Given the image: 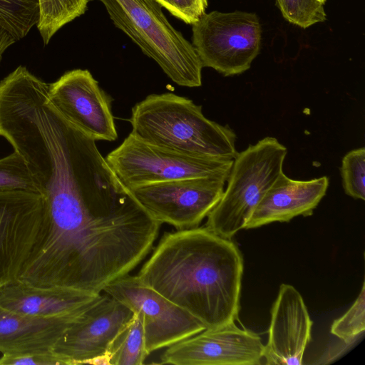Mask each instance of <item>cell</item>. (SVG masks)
<instances>
[{
	"label": "cell",
	"mask_w": 365,
	"mask_h": 365,
	"mask_svg": "<svg viewBox=\"0 0 365 365\" xmlns=\"http://www.w3.org/2000/svg\"><path fill=\"white\" fill-rule=\"evenodd\" d=\"M242 255L205 226L163 236L138 277L206 329L235 322L240 310Z\"/></svg>",
	"instance_id": "1"
},
{
	"label": "cell",
	"mask_w": 365,
	"mask_h": 365,
	"mask_svg": "<svg viewBox=\"0 0 365 365\" xmlns=\"http://www.w3.org/2000/svg\"><path fill=\"white\" fill-rule=\"evenodd\" d=\"M128 121L135 136L180 153L223 160L238 153L229 125L207 118L201 106L173 93L148 96L132 108Z\"/></svg>",
	"instance_id": "2"
},
{
	"label": "cell",
	"mask_w": 365,
	"mask_h": 365,
	"mask_svg": "<svg viewBox=\"0 0 365 365\" xmlns=\"http://www.w3.org/2000/svg\"><path fill=\"white\" fill-rule=\"evenodd\" d=\"M91 0H89V1ZM110 18L176 84L202 85L201 61L190 43L167 20L155 0H98Z\"/></svg>",
	"instance_id": "3"
},
{
	"label": "cell",
	"mask_w": 365,
	"mask_h": 365,
	"mask_svg": "<svg viewBox=\"0 0 365 365\" xmlns=\"http://www.w3.org/2000/svg\"><path fill=\"white\" fill-rule=\"evenodd\" d=\"M287 154V148L274 137H265L237 153L227 187L207 215L205 227L229 240L243 230L255 206L283 172Z\"/></svg>",
	"instance_id": "4"
},
{
	"label": "cell",
	"mask_w": 365,
	"mask_h": 365,
	"mask_svg": "<svg viewBox=\"0 0 365 365\" xmlns=\"http://www.w3.org/2000/svg\"><path fill=\"white\" fill-rule=\"evenodd\" d=\"M106 160L128 190L183 178L228 176L233 163V160L192 155L151 144L131 133Z\"/></svg>",
	"instance_id": "5"
},
{
	"label": "cell",
	"mask_w": 365,
	"mask_h": 365,
	"mask_svg": "<svg viewBox=\"0 0 365 365\" xmlns=\"http://www.w3.org/2000/svg\"><path fill=\"white\" fill-rule=\"evenodd\" d=\"M192 26V46L203 67L224 76L247 71L260 51L261 26L255 13H205Z\"/></svg>",
	"instance_id": "6"
},
{
	"label": "cell",
	"mask_w": 365,
	"mask_h": 365,
	"mask_svg": "<svg viewBox=\"0 0 365 365\" xmlns=\"http://www.w3.org/2000/svg\"><path fill=\"white\" fill-rule=\"evenodd\" d=\"M102 292L140 316L148 354L206 329L192 314L144 284L138 275L120 277Z\"/></svg>",
	"instance_id": "7"
},
{
	"label": "cell",
	"mask_w": 365,
	"mask_h": 365,
	"mask_svg": "<svg viewBox=\"0 0 365 365\" xmlns=\"http://www.w3.org/2000/svg\"><path fill=\"white\" fill-rule=\"evenodd\" d=\"M227 175L183 178L129 189L160 223L178 230L198 227L221 199Z\"/></svg>",
	"instance_id": "8"
},
{
	"label": "cell",
	"mask_w": 365,
	"mask_h": 365,
	"mask_svg": "<svg viewBox=\"0 0 365 365\" xmlns=\"http://www.w3.org/2000/svg\"><path fill=\"white\" fill-rule=\"evenodd\" d=\"M45 215L41 193L0 191V289L19 279L38 242Z\"/></svg>",
	"instance_id": "9"
},
{
	"label": "cell",
	"mask_w": 365,
	"mask_h": 365,
	"mask_svg": "<svg viewBox=\"0 0 365 365\" xmlns=\"http://www.w3.org/2000/svg\"><path fill=\"white\" fill-rule=\"evenodd\" d=\"M48 98L66 120L96 141L118 138L112 98L88 70L66 72L48 84Z\"/></svg>",
	"instance_id": "10"
},
{
	"label": "cell",
	"mask_w": 365,
	"mask_h": 365,
	"mask_svg": "<svg viewBox=\"0 0 365 365\" xmlns=\"http://www.w3.org/2000/svg\"><path fill=\"white\" fill-rule=\"evenodd\" d=\"M264 351L257 334L234 322L172 344L160 359V364L175 365H259Z\"/></svg>",
	"instance_id": "11"
},
{
	"label": "cell",
	"mask_w": 365,
	"mask_h": 365,
	"mask_svg": "<svg viewBox=\"0 0 365 365\" xmlns=\"http://www.w3.org/2000/svg\"><path fill=\"white\" fill-rule=\"evenodd\" d=\"M134 313L124 304L100 293L92 304L67 329L53 350L67 365L86 364L108 352L118 334Z\"/></svg>",
	"instance_id": "12"
},
{
	"label": "cell",
	"mask_w": 365,
	"mask_h": 365,
	"mask_svg": "<svg viewBox=\"0 0 365 365\" xmlns=\"http://www.w3.org/2000/svg\"><path fill=\"white\" fill-rule=\"evenodd\" d=\"M313 322L301 294L282 284L271 309L269 336L264 356L269 365H301L311 341Z\"/></svg>",
	"instance_id": "13"
},
{
	"label": "cell",
	"mask_w": 365,
	"mask_h": 365,
	"mask_svg": "<svg viewBox=\"0 0 365 365\" xmlns=\"http://www.w3.org/2000/svg\"><path fill=\"white\" fill-rule=\"evenodd\" d=\"M329 183L327 176L298 180L281 173L252 210L244 229L312 215L325 196Z\"/></svg>",
	"instance_id": "14"
},
{
	"label": "cell",
	"mask_w": 365,
	"mask_h": 365,
	"mask_svg": "<svg viewBox=\"0 0 365 365\" xmlns=\"http://www.w3.org/2000/svg\"><path fill=\"white\" fill-rule=\"evenodd\" d=\"M99 294L36 286L17 279L0 289V306L28 316L63 317L86 311Z\"/></svg>",
	"instance_id": "15"
},
{
	"label": "cell",
	"mask_w": 365,
	"mask_h": 365,
	"mask_svg": "<svg viewBox=\"0 0 365 365\" xmlns=\"http://www.w3.org/2000/svg\"><path fill=\"white\" fill-rule=\"evenodd\" d=\"M84 312L63 317L42 318L21 314L0 306L1 355L53 349L67 329Z\"/></svg>",
	"instance_id": "16"
},
{
	"label": "cell",
	"mask_w": 365,
	"mask_h": 365,
	"mask_svg": "<svg viewBox=\"0 0 365 365\" xmlns=\"http://www.w3.org/2000/svg\"><path fill=\"white\" fill-rule=\"evenodd\" d=\"M110 365H140L149 355L145 343L141 317L133 319L118 334L108 349Z\"/></svg>",
	"instance_id": "17"
},
{
	"label": "cell",
	"mask_w": 365,
	"mask_h": 365,
	"mask_svg": "<svg viewBox=\"0 0 365 365\" xmlns=\"http://www.w3.org/2000/svg\"><path fill=\"white\" fill-rule=\"evenodd\" d=\"M37 29L45 45L63 26L85 13L89 0H38Z\"/></svg>",
	"instance_id": "18"
},
{
	"label": "cell",
	"mask_w": 365,
	"mask_h": 365,
	"mask_svg": "<svg viewBox=\"0 0 365 365\" xmlns=\"http://www.w3.org/2000/svg\"><path fill=\"white\" fill-rule=\"evenodd\" d=\"M38 0H0V26L16 41L24 38L38 21Z\"/></svg>",
	"instance_id": "19"
},
{
	"label": "cell",
	"mask_w": 365,
	"mask_h": 365,
	"mask_svg": "<svg viewBox=\"0 0 365 365\" xmlns=\"http://www.w3.org/2000/svg\"><path fill=\"white\" fill-rule=\"evenodd\" d=\"M25 190L40 192L41 188L22 157L14 153L0 158V191Z\"/></svg>",
	"instance_id": "20"
},
{
	"label": "cell",
	"mask_w": 365,
	"mask_h": 365,
	"mask_svg": "<svg viewBox=\"0 0 365 365\" xmlns=\"http://www.w3.org/2000/svg\"><path fill=\"white\" fill-rule=\"evenodd\" d=\"M344 192L354 199L365 200V148L348 152L340 168Z\"/></svg>",
	"instance_id": "21"
},
{
	"label": "cell",
	"mask_w": 365,
	"mask_h": 365,
	"mask_svg": "<svg viewBox=\"0 0 365 365\" xmlns=\"http://www.w3.org/2000/svg\"><path fill=\"white\" fill-rule=\"evenodd\" d=\"M365 331V283L350 308L344 315L335 319L330 332L344 341L363 339Z\"/></svg>",
	"instance_id": "22"
},
{
	"label": "cell",
	"mask_w": 365,
	"mask_h": 365,
	"mask_svg": "<svg viewBox=\"0 0 365 365\" xmlns=\"http://www.w3.org/2000/svg\"><path fill=\"white\" fill-rule=\"evenodd\" d=\"M285 19L303 29L326 20L322 3L318 0H277Z\"/></svg>",
	"instance_id": "23"
},
{
	"label": "cell",
	"mask_w": 365,
	"mask_h": 365,
	"mask_svg": "<svg viewBox=\"0 0 365 365\" xmlns=\"http://www.w3.org/2000/svg\"><path fill=\"white\" fill-rule=\"evenodd\" d=\"M185 24H193L205 13L207 0H155Z\"/></svg>",
	"instance_id": "24"
},
{
	"label": "cell",
	"mask_w": 365,
	"mask_h": 365,
	"mask_svg": "<svg viewBox=\"0 0 365 365\" xmlns=\"http://www.w3.org/2000/svg\"><path fill=\"white\" fill-rule=\"evenodd\" d=\"M67 365L53 349L29 351L14 355H1L0 365Z\"/></svg>",
	"instance_id": "25"
},
{
	"label": "cell",
	"mask_w": 365,
	"mask_h": 365,
	"mask_svg": "<svg viewBox=\"0 0 365 365\" xmlns=\"http://www.w3.org/2000/svg\"><path fill=\"white\" fill-rule=\"evenodd\" d=\"M361 339H356L351 341L339 339V342L328 346L316 361L312 362V364L320 365L332 364L351 350Z\"/></svg>",
	"instance_id": "26"
},
{
	"label": "cell",
	"mask_w": 365,
	"mask_h": 365,
	"mask_svg": "<svg viewBox=\"0 0 365 365\" xmlns=\"http://www.w3.org/2000/svg\"><path fill=\"white\" fill-rule=\"evenodd\" d=\"M15 42L13 36L0 26V63L4 52Z\"/></svg>",
	"instance_id": "27"
},
{
	"label": "cell",
	"mask_w": 365,
	"mask_h": 365,
	"mask_svg": "<svg viewBox=\"0 0 365 365\" xmlns=\"http://www.w3.org/2000/svg\"><path fill=\"white\" fill-rule=\"evenodd\" d=\"M86 364L95 365H110V357L108 353L93 357L86 361Z\"/></svg>",
	"instance_id": "28"
},
{
	"label": "cell",
	"mask_w": 365,
	"mask_h": 365,
	"mask_svg": "<svg viewBox=\"0 0 365 365\" xmlns=\"http://www.w3.org/2000/svg\"><path fill=\"white\" fill-rule=\"evenodd\" d=\"M318 1H320L321 3H322L323 4H324L327 0H318Z\"/></svg>",
	"instance_id": "29"
},
{
	"label": "cell",
	"mask_w": 365,
	"mask_h": 365,
	"mask_svg": "<svg viewBox=\"0 0 365 365\" xmlns=\"http://www.w3.org/2000/svg\"><path fill=\"white\" fill-rule=\"evenodd\" d=\"M0 135H1V132H0Z\"/></svg>",
	"instance_id": "30"
}]
</instances>
